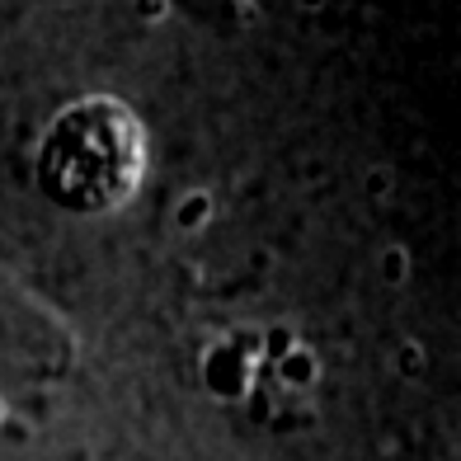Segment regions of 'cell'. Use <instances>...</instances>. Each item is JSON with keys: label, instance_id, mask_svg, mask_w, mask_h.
Segmentation results:
<instances>
[{"label": "cell", "instance_id": "1", "mask_svg": "<svg viewBox=\"0 0 461 461\" xmlns=\"http://www.w3.org/2000/svg\"><path fill=\"white\" fill-rule=\"evenodd\" d=\"M217 217V198L207 194V188H188V194L175 203V226L184 236H198V230Z\"/></svg>", "mask_w": 461, "mask_h": 461}, {"label": "cell", "instance_id": "2", "mask_svg": "<svg viewBox=\"0 0 461 461\" xmlns=\"http://www.w3.org/2000/svg\"><path fill=\"white\" fill-rule=\"evenodd\" d=\"M376 274H382L386 287H405V278H410V249L405 245H386L382 255H376Z\"/></svg>", "mask_w": 461, "mask_h": 461}, {"label": "cell", "instance_id": "3", "mask_svg": "<svg viewBox=\"0 0 461 461\" xmlns=\"http://www.w3.org/2000/svg\"><path fill=\"white\" fill-rule=\"evenodd\" d=\"M311 376H316V353L311 348H287L283 353V382H292V386H306Z\"/></svg>", "mask_w": 461, "mask_h": 461}, {"label": "cell", "instance_id": "4", "mask_svg": "<svg viewBox=\"0 0 461 461\" xmlns=\"http://www.w3.org/2000/svg\"><path fill=\"white\" fill-rule=\"evenodd\" d=\"M391 184H395V175L382 165V170H367V175H363V194L382 203V198H391Z\"/></svg>", "mask_w": 461, "mask_h": 461}, {"label": "cell", "instance_id": "5", "mask_svg": "<svg viewBox=\"0 0 461 461\" xmlns=\"http://www.w3.org/2000/svg\"><path fill=\"white\" fill-rule=\"evenodd\" d=\"M132 14L141 24H160V19L170 14V0H132Z\"/></svg>", "mask_w": 461, "mask_h": 461}, {"label": "cell", "instance_id": "6", "mask_svg": "<svg viewBox=\"0 0 461 461\" xmlns=\"http://www.w3.org/2000/svg\"><path fill=\"white\" fill-rule=\"evenodd\" d=\"M401 367H410V372L424 367V353H419V344H405V353H401Z\"/></svg>", "mask_w": 461, "mask_h": 461}, {"label": "cell", "instance_id": "7", "mask_svg": "<svg viewBox=\"0 0 461 461\" xmlns=\"http://www.w3.org/2000/svg\"><path fill=\"white\" fill-rule=\"evenodd\" d=\"M10 424V410H5V401H0V429H5Z\"/></svg>", "mask_w": 461, "mask_h": 461}, {"label": "cell", "instance_id": "8", "mask_svg": "<svg viewBox=\"0 0 461 461\" xmlns=\"http://www.w3.org/2000/svg\"><path fill=\"white\" fill-rule=\"evenodd\" d=\"M302 5H306V10H321V5H325V0H302Z\"/></svg>", "mask_w": 461, "mask_h": 461}]
</instances>
